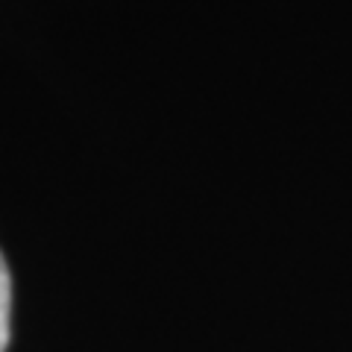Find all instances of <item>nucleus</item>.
I'll use <instances>...</instances> for the list:
<instances>
[{"label": "nucleus", "mask_w": 352, "mask_h": 352, "mask_svg": "<svg viewBox=\"0 0 352 352\" xmlns=\"http://www.w3.org/2000/svg\"><path fill=\"white\" fill-rule=\"evenodd\" d=\"M9 338H12V276L0 252V352H6Z\"/></svg>", "instance_id": "nucleus-1"}]
</instances>
